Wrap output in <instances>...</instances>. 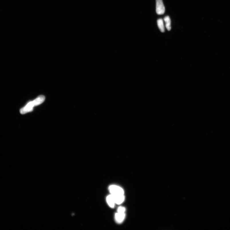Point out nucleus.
<instances>
[{
  "label": "nucleus",
  "instance_id": "obj_2",
  "mask_svg": "<svg viewBox=\"0 0 230 230\" xmlns=\"http://www.w3.org/2000/svg\"><path fill=\"white\" fill-rule=\"evenodd\" d=\"M111 194L113 195H124L123 190L120 187L116 185H111L109 187Z\"/></svg>",
  "mask_w": 230,
  "mask_h": 230
},
{
  "label": "nucleus",
  "instance_id": "obj_9",
  "mask_svg": "<svg viewBox=\"0 0 230 230\" xmlns=\"http://www.w3.org/2000/svg\"><path fill=\"white\" fill-rule=\"evenodd\" d=\"M126 209L123 207H120L117 209V213H125V212Z\"/></svg>",
  "mask_w": 230,
  "mask_h": 230
},
{
  "label": "nucleus",
  "instance_id": "obj_7",
  "mask_svg": "<svg viewBox=\"0 0 230 230\" xmlns=\"http://www.w3.org/2000/svg\"><path fill=\"white\" fill-rule=\"evenodd\" d=\"M164 19L165 22L166 28L167 29L168 31H170L171 29V22L170 17L168 16H166L165 17Z\"/></svg>",
  "mask_w": 230,
  "mask_h": 230
},
{
  "label": "nucleus",
  "instance_id": "obj_3",
  "mask_svg": "<svg viewBox=\"0 0 230 230\" xmlns=\"http://www.w3.org/2000/svg\"><path fill=\"white\" fill-rule=\"evenodd\" d=\"M156 12L157 14L163 15L165 12V7L162 0H156Z\"/></svg>",
  "mask_w": 230,
  "mask_h": 230
},
{
  "label": "nucleus",
  "instance_id": "obj_6",
  "mask_svg": "<svg viewBox=\"0 0 230 230\" xmlns=\"http://www.w3.org/2000/svg\"><path fill=\"white\" fill-rule=\"evenodd\" d=\"M107 201L109 206L111 208H113L115 204L113 196L111 194L108 196L107 197Z\"/></svg>",
  "mask_w": 230,
  "mask_h": 230
},
{
  "label": "nucleus",
  "instance_id": "obj_5",
  "mask_svg": "<svg viewBox=\"0 0 230 230\" xmlns=\"http://www.w3.org/2000/svg\"><path fill=\"white\" fill-rule=\"evenodd\" d=\"M113 196L114 198L115 204L118 205H120L122 203L125 199L124 195Z\"/></svg>",
  "mask_w": 230,
  "mask_h": 230
},
{
  "label": "nucleus",
  "instance_id": "obj_1",
  "mask_svg": "<svg viewBox=\"0 0 230 230\" xmlns=\"http://www.w3.org/2000/svg\"><path fill=\"white\" fill-rule=\"evenodd\" d=\"M45 97L43 95L39 96L34 101L30 102L20 110V113L24 114L27 113L31 112L33 110V107L42 103L45 100Z\"/></svg>",
  "mask_w": 230,
  "mask_h": 230
},
{
  "label": "nucleus",
  "instance_id": "obj_8",
  "mask_svg": "<svg viewBox=\"0 0 230 230\" xmlns=\"http://www.w3.org/2000/svg\"><path fill=\"white\" fill-rule=\"evenodd\" d=\"M157 24L161 32H165V28L163 21L162 19H158L157 20Z\"/></svg>",
  "mask_w": 230,
  "mask_h": 230
},
{
  "label": "nucleus",
  "instance_id": "obj_4",
  "mask_svg": "<svg viewBox=\"0 0 230 230\" xmlns=\"http://www.w3.org/2000/svg\"><path fill=\"white\" fill-rule=\"evenodd\" d=\"M125 218V213H116L115 215V220L118 223H121L123 222Z\"/></svg>",
  "mask_w": 230,
  "mask_h": 230
}]
</instances>
